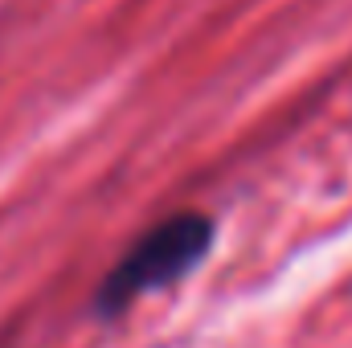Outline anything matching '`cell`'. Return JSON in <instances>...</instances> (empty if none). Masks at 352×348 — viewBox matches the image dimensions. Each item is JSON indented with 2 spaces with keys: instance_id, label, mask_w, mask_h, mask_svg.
Returning a JSON list of instances; mask_svg holds the SVG:
<instances>
[{
  "instance_id": "cell-1",
  "label": "cell",
  "mask_w": 352,
  "mask_h": 348,
  "mask_svg": "<svg viewBox=\"0 0 352 348\" xmlns=\"http://www.w3.org/2000/svg\"><path fill=\"white\" fill-rule=\"evenodd\" d=\"M213 238H217V226L201 209H180L173 217L156 221L148 234L131 242V250L94 287V316L119 320L135 299L188 279L201 266V259L213 250Z\"/></svg>"
}]
</instances>
